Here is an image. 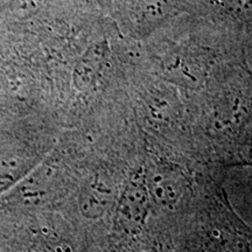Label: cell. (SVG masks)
<instances>
[{"label": "cell", "mask_w": 252, "mask_h": 252, "mask_svg": "<svg viewBox=\"0 0 252 252\" xmlns=\"http://www.w3.org/2000/svg\"><path fill=\"white\" fill-rule=\"evenodd\" d=\"M151 197L144 176H134L123 190L117 206V222L125 231H135L150 213Z\"/></svg>", "instance_id": "6da1fadb"}, {"label": "cell", "mask_w": 252, "mask_h": 252, "mask_svg": "<svg viewBox=\"0 0 252 252\" xmlns=\"http://www.w3.org/2000/svg\"><path fill=\"white\" fill-rule=\"evenodd\" d=\"M151 201L159 207L171 209L180 202L186 191V178L180 171L161 166L146 180Z\"/></svg>", "instance_id": "7a4b0ae2"}, {"label": "cell", "mask_w": 252, "mask_h": 252, "mask_svg": "<svg viewBox=\"0 0 252 252\" xmlns=\"http://www.w3.org/2000/svg\"><path fill=\"white\" fill-rule=\"evenodd\" d=\"M208 252H250V242L242 231H226L212 241Z\"/></svg>", "instance_id": "3957f363"}, {"label": "cell", "mask_w": 252, "mask_h": 252, "mask_svg": "<svg viewBox=\"0 0 252 252\" xmlns=\"http://www.w3.org/2000/svg\"><path fill=\"white\" fill-rule=\"evenodd\" d=\"M82 208L89 215H99L111 201V194L109 189L103 186L94 185L82 195Z\"/></svg>", "instance_id": "277c9868"}]
</instances>
